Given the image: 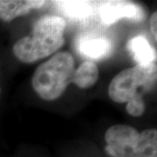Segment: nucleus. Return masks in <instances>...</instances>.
<instances>
[{
  "label": "nucleus",
  "instance_id": "3",
  "mask_svg": "<svg viewBox=\"0 0 157 157\" xmlns=\"http://www.w3.org/2000/svg\"><path fill=\"white\" fill-rule=\"evenodd\" d=\"M105 151L111 157H157V130L141 133L128 125H114L105 134Z\"/></svg>",
  "mask_w": 157,
  "mask_h": 157
},
{
  "label": "nucleus",
  "instance_id": "4",
  "mask_svg": "<svg viewBox=\"0 0 157 157\" xmlns=\"http://www.w3.org/2000/svg\"><path fill=\"white\" fill-rule=\"evenodd\" d=\"M156 64L149 67L135 66L124 69L115 75L108 86V95L116 103H126L143 95L156 82Z\"/></svg>",
  "mask_w": 157,
  "mask_h": 157
},
{
  "label": "nucleus",
  "instance_id": "7",
  "mask_svg": "<svg viewBox=\"0 0 157 157\" xmlns=\"http://www.w3.org/2000/svg\"><path fill=\"white\" fill-rule=\"evenodd\" d=\"M127 48L138 66L149 67L156 64V51L143 36H135L129 40Z\"/></svg>",
  "mask_w": 157,
  "mask_h": 157
},
{
  "label": "nucleus",
  "instance_id": "5",
  "mask_svg": "<svg viewBox=\"0 0 157 157\" xmlns=\"http://www.w3.org/2000/svg\"><path fill=\"white\" fill-rule=\"evenodd\" d=\"M99 16L102 24L111 25L121 19H131L134 21H142L145 11L137 4L126 1H109L101 4L99 7Z\"/></svg>",
  "mask_w": 157,
  "mask_h": 157
},
{
  "label": "nucleus",
  "instance_id": "10",
  "mask_svg": "<svg viewBox=\"0 0 157 157\" xmlns=\"http://www.w3.org/2000/svg\"><path fill=\"white\" fill-rule=\"evenodd\" d=\"M58 8L64 15L75 20H83L93 13L92 5L83 1H60L56 3Z\"/></svg>",
  "mask_w": 157,
  "mask_h": 157
},
{
  "label": "nucleus",
  "instance_id": "12",
  "mask_svg": "<svg viewBox=\"0 0 157 157\" xmlns=\"http://www.w3.org/2000/svg\"><path fill=\"white\" fill-rule=\"evenodd\" d=\"M157 12L155 11L150 17V29L155 39H157Z\"/></svg>",
  "mask_w": 157,
  "mask_h": 157
},
{
  "label": "nucleus",
  "instance_id": "8",
  "mask_svg": "<svg viewBox=\"0 0 157 157\" xmlns=\"http://www.w3.org/2000/svg\"><path fill=\"white\" fill-rule=\"evenodd\" d=\"M45 1H10L0 0V18L11 22L17 17L25 16L35 9L45 6Z\"/></svg>",
  "mask_w": 157,
  "mask_h": 157
},
{
  "label": "nucleus",
  "instance_id": "13",
  "mask_svg": "<svg viewBox=\"0 0 157 157\" xmlns=\"http://www.w3.org/2000/svg\"><path fill=\"white\" fill-rule=\"evenodd\" d=\"M0 93H1V89H0Z\"/></svg>",
  "mask_w": 157,
  "mask_h": 157
},
{
  "label": "nucleus",
  "instance_id": "11",
  "mask_svg": "<svg viewBox=\"0 0 157 157\" xmlns=\"http://www.w3.org/2000/svg\"><path fill=\"white\" fill-rule=\"evenodd\" d=\"M127 113L134 117L141 116L146 111V103L143 100V95L135 97L131 101L127 102L126 106Z\"/></svg>",
  "mask_w": 157,
  "mask_h": 157
},
{
  "label": "nucleus",
  "instance_id": "9",
  "mask_svg": "<svg viewBox=\"0 0 157 157\" xmlns=\"http://www.w3.org/2000/svg\"><path fill=\"white\" fill-rule=\"evenodd\" d=\"M99 79V68L94 61L86 60L74 70L71 82L81 89H88Z\"/></svg>",
  "mask_w": 157,
  "mask_h": 157
},
{
  "label": "nucleus",
  "instance_id": "6",
  "mask_svg": "<svg viewBox=\"0 0 157 157\" xmlns=\"http://www.w3.org/2000/svg\"><path fill=\"white\" fill-rule=\"evenodd\" d=\"M76 47L78 53L93 60H101L108 57L113 50L112 41L105 37L82 36L78 39Z\"/></svg>",
  "mask_w": 157,
  "mask_h": 157
},
{
  "label": "nucleus",
  "instance_id": "1",
  "mask_svg": "<svg viewBox=\"0 0 157 157\" xmlns=\"http://www.w3.org/2000/svg\"><path fill=\"white\" fill-rule=\"evenodd\" d=\"M66 21L62 17L45 15L35 22L32 34L19 39L13 45V53L24 63H33L47 58L65 43Z\"/></svg>",
  "mask_w": 157,
  "mask_h": 157
},
{
  "label": "nucleus",
  "instance_id": "2",
  "mask_svg": "<svg viewBox=\"0 0 157 157\" xmlns=\"http://www.w3.org/2000/svg\"><path fill=\"white\" fill-rule=\"evenodd\" d=\"M74 70L73 55L68 52H58L35 70L32 79L34 91L45 101H55L71 83Z\"/></svg>",
  "mask_w": 157,
  "mask_h": 157
}]
</instances>
